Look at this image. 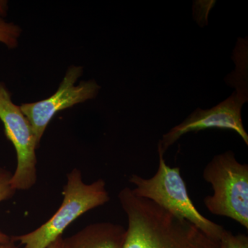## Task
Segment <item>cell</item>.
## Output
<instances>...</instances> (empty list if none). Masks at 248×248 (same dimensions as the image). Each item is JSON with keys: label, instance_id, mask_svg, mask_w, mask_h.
<instances>
[{"label": "cell", "instance_id": "5b68a950", "mask_svg": "<svg viewBox=\"0 0 248 248\" xmlns=\"http://www.w3.org/2000/svg\"><path fill=\"white\" fill-rule=\"evenodd\" d=\"M0 120L6 138L17 153V165L12 174L11 184L15 190H28L37 180L35 151L38 148L30 122L11 99V93L0 81Z\"/></svg>", "mask_w": 248, "mask_h": 248}, {"label": "cell", "instance_id": "277c9868", "mask_svg": "<svg viewBox=\"0 0 248 248\" xmlns=\"http://www.w3.org/2000/svg\"><path fill=\"white\" fill-rule=\"evenodd\" d=\"M203 177L214 191L203 201L209 211L231 218L248 230V165L241 164L233 152L227 151L214 156Z\"/></svg>", "mask_w": 248, "mask_h": 248}, {"label": "cell", "instance_id": "52a82bcc", "mask_svg": "<svg viewBox=\"0 0 248 248\" xmlns=\"http://www.w3.org/2000/svg\"><path fill=\"white\" fill-rule=\"evenodd\" d=\"M246 102H248L247 93L240 89L213 108L208 110L197 108L182 123L164 135L162 140L158 143V148L164 154L169 147L182 135L208 128L233 130L248 145V135L241 118V109Z\"/></svg>", "mask_w": 248, "mask_h": 248}, {"label": "cell", "instance_id": "ba28073f", "mask_svg": "<svg viewBox=\"0 0 248 248\" xmlns=\"http://www.w3.org/2000/svg\"><path fill=\"white\" fill-rule=\"evenodd\" d=\"M126 233L127 230L120 225L93 223L63 239V248H122Z\"/></svg>", "mask_w": 248, "mask_h": 248}, {"label": "cell", "instance_id": "8fae6325", "mask_svg": "<svg viewBox=\"0 0 248 248\" xmlns=\"http://www.w3.org/2000/svg\"><path fill=\"white\" fill-rule=\"evenodd\" d=\"M219 248H248V236L244 234H233L225 230L219 240Z\"/></svg>", "mask_w": 248, "mask_h": 248}, {"label": "cell", "instance_id": "9c48e42d", "mask_svg": "<svg viewBox=\"0 0 248 248\" xmlns=\"http://www.w3.org/2000/svg\"><path fill=\"white\" fill-rule=\"evenodd\" d=\"M22 29L14 23L7 22L0 18V42L9 48H15L18 46Z\"/></svg>", "mask_w": 248, "mask_h": 248}, {"label": "cell", "instance_id": "6da1fadb", "mask_svg": "<svg viewBox=\"0 0 248 248\" xmlns=\"http://www.w3.org/2000/svg\"><path fill=\"white\" fill-rule=\"evenodd\" d=\"M118 197L128 218L122 248H219V241L193 223L137 197L130 187L124 188Z\"/></svg>", "mask_w": 248, "mask_h": 248}, {"label": "cell", "instance_id": "3957f363", "mask_svg": "<svg viewBox=\"0 0 248 248\" xmlns=\"http://www.w3.org/2000/svg\"><path fill=\"white\" fill-rule=\"evenodd\" d=\"M63 195L61 206L45 224L30 233L14 236L11 239L19 241L24 248H47L62 236L67 227L78 217L110 200L104 180L84 184L81 172L77 169L67 175Z\"/></svg>", "mask_w": 248, "mask_h": 248}, {"label": "cell", "instance_id": "7c38bea8", "mask_svg": "<svg viewBox=\"0 0 248 248\" xmlns=\"http://www.w3.org/2000/svg\"><path fill=\"white\" fill-rule=\"evenodd\" d=\"M8 10H9L8 1H5V0H0V18L3 19V17L7 16Z\"/></svg>", "mask_w": 248, "mask_h": 248}, {"label": "cell", "instance_id": "4fadbf2b", "mask_svg": "<svg viewBox=\"0 0 248 248\" xmlns=\"http://www.w3.org/2000/svg\"><path fill=\"white\" fill-rule=\"evenodd\" d=\"M63 239L62 236H60L47 248H63Z\"/></svg>", "mask_w": 248, "mask_h": 248}, {"label": "cell", "instance_id": "8992f818", "mask_svg": "<svg viewBox=\"0 0 248 248\" xmlns=\"http://www.w3.org/2000/svg\"><path fill=\"white\" fill-rule=\"evenodd\" d=\"M82 73V67H69L55 94L44 100L20 106L21 110L32 126L38 146L48 124L58 112L97 95L101 87L94 80L82 81L76 86Z\"/></svg>", "mask_w": 248, "mask_h": 248}, {"label": "cell", "instance_id": "30bf717a", "mask_svg": "<svg viewBox=\"0 0 248 248\" xmlns=\"http://www.w3.org/2000/svg\"><path fill=\"white\" fill-rule=\"evenodd\" d=\"M12 174L6 170L0 168V202L8 200L14 196L16 190L13 188L11 184ZM11 241V238L7 235L0 232V243L6 244Z\"/></svg>", "mask_w": 248, "mask_h": 248}, {"label": "cell", "instance_id": "5bb4252c", "mask_svg": "<svg viewBox=\"0 0 248 248\" xmlns=\"http://www.w3.org/2000/svg\"><path fill=\"white\" fill-rule=\"evenodd\" d=\"M0 248H19L17 247L16 245L14 244V241L11 239V241L9 243H6V244H1L0 243Z\"/></svg>", "mask_w": 248, "mask_h": 248}, {"label": "cell", "instance_id": "7a4b0ae2", "mask_svg": "<svg viewBox=\"0 0 248 248\" xmlns=\"http://www.w3.org/2000/svg\"><path fill=\"white\" fill-rule=\"evenodd\" d=\"M158 153L159 162L157 171L149 179L137 174L132 175L129 181L136 186L131 189L132 192L137 197L151 201L173 215L190 221L210 238L219 241L224 228L198 211L187 193L180 169L170 167L159 148Z\"/></svg>", "mask_w": 248, "mask_h": 248}]
</instances>
